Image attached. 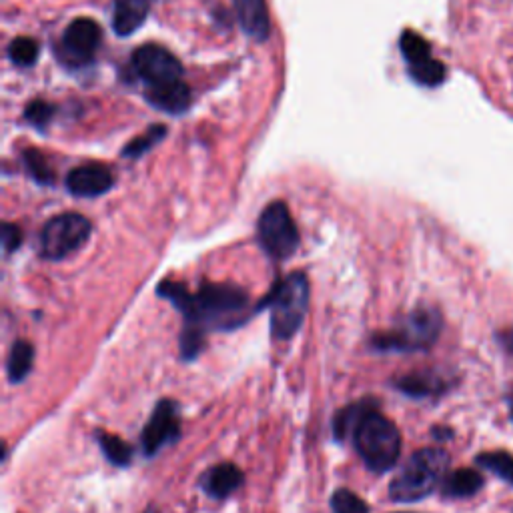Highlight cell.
Masks as SVG:
<instances>
[{"instance_id":"obj_6","label":"cell","mask_w":513,"mask_h":513,"mask_svg":"<svg viewBox=\"0 0 513 513\" xmlns=\"http://www.w3.org/2000/svg\"><path fill=\"white\" fill-rule=\"evenodd\" d=\"M257 237L263 251L275 259L285 261L299 249V229L283 201L269 203L257 223Z\"/></svg>"},{"instance_id":"obj_17","label":"cell","mask_w":513,"mask_h":513,"mask_svg":"<svg viewBox=\"0 0 513 513\" xmlns=\"http://www.w3.org/2000/svg\"><path fill=\"white\" fill-rule=\"evenodd\" d=\"M151 0H117L113 11V29L119 37L133 35L145 21Z\"/></svg>"},{"instance_id":"obj_32","label":"cell","mask_w":513,"mask_h":513,"mask_svg":"<svg viewBox=\"0 0 513 513\" xmlns=\"http://www.w3.org/2000/svg\"><path fill=\"white\" fill-rule=\"evenodd\" d=\"M143 513H159V509H157L155 505H151V507H147Z\"/></svg>"},{"instance_id":"obj_23","label":"cell","mask_w":513,"mask_h":513,"mask_svg":"<svg viewBox=\"0 0 513 513\" xmlns=\"http://www.w3.org/2000/svg\"><path fill=\"white\" fill-rule=\"evenodd\" d=\"M39 43L29 37H19L9 45V57L19 67H31L39 59Z\"/></svg>"},{"instance_id":"obj_7","label":"cell","mask_w":513,"mask_h":513,"mask_svg":"<svg viewBox=\"0 0 513 513\" xmlns=\"http://www.w3.org/2000/svg\"><path fill=\"white\" fill-rule=\"evenodd\" d=\"M93 225L79 213H63L45 223L41 231V257L63 261L77 253L91 237Z\"/></svg>"},{"instance_id":"obj_5","label":"cell","mask_w":513,"mask_h":513,"mask_svg":"<svg viewBox=\"0 0 513 513\" xmlns=\"http://www.w3.org/2000/svg\"><path fill=\"white\" fill-rule=\"evenodd\" d=\"M443 317L431 305L407 313L393 329L371 337V349L379 353H415L433 347L441 335Z\"/></svg>"},{"instance_id":"obj_4","label":"cell","mask_w":513,"mask_h":513,"mask_svg":"<svg viewBox=\"0 0 513 513\" xmlns=\"http://www.w3.org/2000/svg\"><path fill=\"white\" fill-rule=\"evenodd\" d=\"M271 311V333L279 341H289L301 329L309 309V279L303 271L283 277L257 309Z\"/></svg>"},{"instance_id":"obj_11","label":"cell","mask_w":513,"mask_h":513,"mask_svg":"<svg viewBox=\"0 0 513 513\" xmlns=\"http://www.w3.org/2000/svg\"><path fill=\"white\" fill-rule=\"evenodd\" d=\"M401 53L409 65V75L415 83L425 87H437L445 79V69L431 57L429 45L413 31H405L399 41Z\"/></svg>"},{"instance_id":"obj_26","label":"cell","mask_w":513,"mask_h":513,"mask_svg":"<svg viewBox=\"0 0 513 513\" xmlns=\"http://www.w3.org/2000/svg\"><path fill=\"white\" fill-rule=\"evenodd\" d=\"M25 165H27L31 177H33L37 183H41V185H53L55 173H53V169L49 167L47 159H45L39 151H31V149H29V151L25 153Z\"/></svg>"},{"instance_id":"obj_16","label":"cell","mask_w":513,"mask_h":513,"mask_svg":"<svg viewBox=\"0 0 513 513\" xmlns=\"http://www.w3.org/2000/svg\"><path fill=\"white\" fill-rule=\"evenodd\" d=\"M147 101L169 115H181L191 107V91L183 81H173L167 85L149 87Z\"/></svg>"},{"instance_id":"obj_19","label":"cell","mask_w":513,"mask_h":513,"mask_svg":"<svg viewBox=\"0 0 513 513\" xmlns=\"http://www.w3.org/2000/svg\"><path fill=\"white\" fill-rule=\"evenodd\" d=\"M33 365H35V347L25 339L15 341L7 359V375L11 383L25 381L27 375L33 371Z\"/></svg>"},{"instance_id":"obj_25","label":"cell","mask_w":513,"mask_h":513,"mask_svg":"<svg viewBox=\"0 0 513 513\" xmlns=\"http://www.w3.org/2000/svg\"><path fill=\"white\" fill-rule=\"evenodd\" d=\"M165 127L163 125H155V127H151L143 137H139V139H135V141H131L127 147H125V151H123V155L125 157H131V159H137V157H141V155H145L149 149H153L163 137H165Z\"/></svg>"},{"instance_id":"obj_33","label":"cell","mask_w":513,"mask_h":513,"mask_svg":"<svg viewBox=\"0 0 513 513\" xmlns=\"http://www.w3.org/2000/svg\"><path fill=\"white\" fill-rule=\"evenodd\" d=\"M395 513H413V511H395Z\"/></svg>"},{"instance_id":"obj_15","label":"cell","mask_w":513,"mask_h":513,"mask_svg":"<svg viewBox=\"0 0 513 513\" xmlns=\"http://www.w3.org/2000/svg\"><path fill=\"white\" fill-rule=\"evenodd\" d=\"M243 483V471L235 463H219L207 469L201 477L203 491L213 499H225Z\"/></svg>"},{"instance_id":"obj_14","label":"cell","mask_w":513,"mask_h":513,"mask_svg":"<svg viewBox=\"0 0 513 513\" xmlns=\"http://www.w3.org/2000/svg\"><path fill=\"white\" fill-rule=\"evenodd\" d=\"M241 29L255 41H265L271 33V21L265 0H233Z\"/></svg>"},{"instance_id":"obj_21","label":"cell","mask_w":513,"mask_h":513,"mask_svg":"<svg viewBox=\"0 0 513 513\" xmlns=\"http://www.w3.org/2000/svg\"><path fill=\"white\" fill-rule=\"evenodd\" d=\"M97 439H99V445L103 449V453L107 455V459L117 465V467H127L133 459V449L117 435L113 433H105V431H99L97 433Z\"/></svg>"},{"instance_id":"obj_18","label":"cell","mask_w":513,"mask_h":513,"mask_svg":"<svg viewBox=\"0 0 513 513\" xmlns=\"http://www.w3.org/2000/svg\"><path fill=\"white\" fill-rule=\"evenodd\" d=\"M485 479L475 469H457L453 473H447V477L441 483V491L449 499H467L479 493Z\"/></svg>"},{"instance_id":"obj_31","label":"cell","mask_w":513,"mask_h":513,"mask_svg":"<svg viewBox=\"0 0 513 513\" xmlns=\"http://www.w3.org/2000/svg\"><path fill=\"white\" fill-rule=\"evenodd\" d=\"M507 405H509V415L513 419V389L507 393Z\"/></svg>"},{"instance_id":"obj_29","label":"cell","mask_w":513,"mask_h":513,"mask_svg":"<svg viewBox=\"0 0 513 513\" xmlns=\"http://www.w3.org/2000/svg\"><path fill=\"white\" fill-rule=\"evenodd\" d=\"M497 341H499V345L503 347V351H505L509 357H513V327L501 329V331L497 333Z\"/></svg>"},{"instance_id":"obj_24","label":"cell","mask_w":513,"mask_h":513,"mask_svg":"<svg viewBox=\"0 0 513 513\" xmlns=\"http://www.w3.org/2000/svg\"><path fill=\"white\" fill-rule=\"evenodd\" d=\"M331 513H369V505L351 489H337L331 495Z\"/></svg>"},{"instance_id":"obj_8","label":"cell","mask_w":513,"mask_h":513,"mask_svg":"<svg viewBox=\"0 0 513 513\" xmlns=\"http://www.w3.org/2000/svg\"><path fill=\"white\" fill-rule=\"evenodd\" d=\"M131 67L135 75L149 87L181 81L183 75V65L179 63V59L159 45L139 47L131 57Z\"/></svg>"},{"instance_id":"obj_22","label":"cell","mask_w":513,"mask_h":513,"mask_svg":"<svg viewBox=\"0 0 513 513\" xmlns=\"http://www.w3.org/2000/svg\"><path fill=\"white\" fill-rule=\"evenodd\" d=\"M477 463L513 487V455L505 451H489L477 455Z\"/></svg>"},{"instance_id":"obj_13","label":"cell","mask_w":513,"mask_h":513,"mask_svg":"<svg viewBox=\"0 0 513 513\" xmlns=\"http://www.w3.org/2000/svg\"><path fill=\"white\" fill-rule=\"evenodd\" d=\"M455 385V377L437 369H423L401 375L393 381V387L407 397H433L443 395Z\"/></svg>"},{"instance_id":"obj_30","label":"cell","mask_w":513,"mask_h":513,"mask_svg":"<svg viewBox=\"0 0 513 513\" xmlns=\"http://www.w3.org/2000/svg\"><path fill=\"white\" fill-rule=\"evenodd\" d=\"M431 433H433V437H435L437 441H443V439H447V437L453 435V431L447 429V427H435Z\"/></svg>"},{"instance_id":"obj_20","label":"cell","mask_w":513,"mask_h":513,"mask_svg":"<svg viewBox=\"0 0 513 513\" xmlns=\"http://www.w3.org/2000/svg\"><path fill=\"white\" fill-rule=\"evenodd\" d=\"M375 401L373 399H363L359 403H353V405H347L345 409H341L337 415H335V421H333V433L337 439H345L349 435H353V429L355 425L359 423V419L363 417V413L373 407Z\"/></svg>"},{"instance_id":"obj_3","label":"cell","mask_w":513,"mask_h":513,"mask_svg":"<svg viewBox=\"0 0 513 513\" xmlns=\"http://www.w3.org/2000/svg\"><path fill=\"white\" fill-rule=\"evenodd\" d=\"M351 437L359 457L371 471L385 473L395 467L401 453V433L375 405L363 413Z\"/></svg>"},{"instance_id":"obj_2","label":"cell","mask_w":513,"mask_h":513,"mask_svg":"<svg viewBox=\"0 0 513 513\" xmlns=\"http://www.w3.org/2000/svg\"><path fill=\"white\" fill-rule=\"evenodd\" d=\"M449 455L439 447H423L401 465L389 483V497L397 503H415L431 495L447 477Z\"/></svg>"},{"instance_id":"obj_10","label":"cell","mask_w":513,"mask_h":513,"mask_svg":"<svg viewBox=\"0 0 513 513\" xmlns=\"http://www.w3.org/2000/svg\"><path fill=\"white\" fill-rule=\"evenodd\" d=\"M101 27L91 19H77L73 21L61 41L59 55L67 65L81 67L93 61L101 45Z\"/></svg>"},{"instance_id":"obj_27","label":"cell","mask_w":513,"mask_h":513,"mask_svg":"<svg viewBox=\"0 0 513 513\" xmlns=\"http://www.w3.org/2000/svg\"><path fill=\"white\" fill-rule=\"evenodd\" d=\"M55 115V107L49 105L47 101H33L27 109H25V119L29 123H33L35 127H45L49 125V121Z\"/></svg>"},{"instance_id":"obj_28","label":"cell","mask_w":513,"mask_h":513,"mask_svg":"<svg viewBox=\"0 0 513 513\" xmlns=\"http://www.w3.org/2000/svg\"><path fill=\"white\" fill-rule=\"evenodd\" d=\"M23 243V231L15 223L3 225V249L5 253H15Z\"/></svg>"},{"instance_id":"obj_12","label":"cell","mask_w":513,"mask_h":513,"mask_svg":"<svg viewBox=\"0 0 513 513\" xmlns=\"http://www.w3.org/2000/svg\"><path fill=\"white\" fill-rule=\"evenodd\" d=\"M115 179L109 167L99 163H89L73 169L67 175V189L71 195L81 199H95L111 191Z\"/></svg>"},{"instance_id":"obj_1","label":"cell","mask_w":513,"mask_h":513,"mask_svg":"<svg viewBox=\"0 0 513 513\" xmlns=\"http://www.w3.org/2000/svg\"><path fill=\"white\" fill-rule=\"evenodd\" d=\"M157 295L183 313L185 325L179 337L183 359H195L203 351L207 331L239 329L257 311L249 293L235 283H203L191 293L179 281H165L157 287Z\"/></svg>"},{"instance_id":"obj_9","label":"cell","mask_w":513,"mask_h":513,"mask_svg":"<svg viewBox=\"0 0 513 513\" xmlns=\"http://www.w3.org/2000/svg\"><path fill=\"white\" fill-rule=\"evenodd\" d=\"M181 437V409L173 399H163L157 403L153 415L149 417L143 433L141 445L143 451L153 457L163 447L175 443Z\"/></svg>"}]
</instances>
